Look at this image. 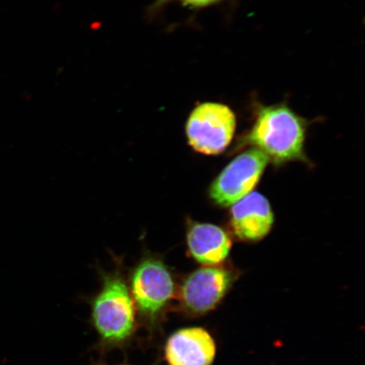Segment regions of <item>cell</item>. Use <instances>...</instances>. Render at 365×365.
I'll return each instance as SVG.
<instances>
[{
  "label": "cell",
  "mask_w": 365,
  "mask_h": 365,
  "mask_svg": "<svg viewBox=\"0 0 365 365\" xmlns=\"http://www.w3.org/2000/svg\"><path fill=\"white\" fill-rule=\"evenodd\" d=\"M307 130V122L285 103L259 107L252 127L240 140L238 148H257L276 165L305 162Z\"/></svg>",
  "instance_id": "1"
},
{
  "label": "cell",
  "mask_w": 365,
  "mask_h": 365,
  "mask_svg": "<svg viewBox=\"0 0 365 365\" xmlns=\"http://www.w3.org/2000/svg\"><path fill=\"white\" fill-rule=\"evenodd\" d=\"M103 277V289L93 307L94 326L103 339L123 341L134 331L133 300L120 274H106Z\"/></svg>",
  "instance_id": "2"
},
{
  "label": "cell",
  "mask_w": 365,
  "mask_h": 365,
  "mask_svg": "<svg viewBox=\"0 0 365 365\" xmlns=\"http://www.w3.org/2000/svg\"><path fill=\"white\" fill-rule=\"evenodd\" d=\"M236 125L235 113L227 105L212 102L200 103L187 120V140L195 152L218 155L230 145Z\"/></svg>",
  "instance_id": "3"
},
{
  "label": "cell",
  "mask_w": 365,
  "mask_h": 365,
  "mask_svg": "<svg viewBox=\"0 0 365 365\" xmlns=\"http://www.w3.org/2000/svg\"><path fill=\"white\" fill-rule=\"evenodd\" d=\"M268 163L262 150L255 148L245 150L213 180L209 189L210 198L220 207H232L252 192Z\"/></svg>",
  "instance_id": "4"
},
{
  "label": "cell",
  "mask_w": 365,
  "mask_h": 365,
  "mask_svg": "<svg viewBox=\"0 0 365 365\" xmlns=\"http://www.w3.org/2000/svg\"><path fill=\"white\" fill-rule=\"evenodd\" d=\"M131 291L140 312L154 322L175 295V284L165 263L148 257L132 273Z\"/></svg>",
  "instance_id": "5"
},
{
  "label": "cell",
  "mask_w": 365,
  "mask_h": 365,
  "mask_svg": "<svg viewBox=\"0 0 365 365\" xmlns=\"http://www.w3.org/2000/svg\"><path fill=\"white\" fill-rule=\"evenodd\" d=\"M237 278L235 271L223 266H205L185 278L180 292L182 307L193 316H203L220 304Z\"/></svg>",
  "instance_id": "6"
},
{
  "label": "cell",
  "mask_w": 365,
  "mask_h": 365,
  "mask_svg": "<svg viewBox=\"0 0 365 365\" xmlns=\"http://www.w3.org/2000/svg\"><path fill=\"white\" fill-rule=\"evenodd\" d=\"M273 223L270 202L257 191L232 205L230 227L240 240L257 242L264 239L270 232Z\"/></svg>",
  "instance_id": "7"
},
{
  "label": "cell",
  "mask_w": 365,
  "mask_h": 365,
  "mask_svg": "<svg viewBox=\"0 0 365 365\" xmlns=\"http://www.w3.org/2000/svg\"><path fill=\"white\" fill-rule=\"evenodd\" d=\"M216 354L215 340L202 327L185 328L173 333L165 348L170 365H212Z\"/></svg>",
  "instance_id": "8"
},
{
  "label": "cell",
  "mask_w": 365,
  "mask_h": 365,
  "mask_svg": "<svg viewBox=\"0 0 365 365\" xmlns=\"http://www.w3.org/2000/svg\"><path fill=\"white\" fill-rule=\"evenodd\" d=\"M186 244L191 257L204 266H219L226 261L232 248L231 237L221 227L190 221Z\"/></svg>",
  "instance_id": "9"
},
{
  "label": "cell",
  "mask_w": 365,
  "mask_h": 365,
  "mask_svg": "<svg viewBox=\"0 0 365 365\" xmlns=\"http://www.w3.org/2000/svg\"><path fill=\"white\" fill-rule=\"evenodd\" d=\"M166 1H170V0H160L161 3ZM176 1L181 2L184 6L191 8H203L212 6L220 0H176Z\"/></svg>",
  "instance_id": "10"
}]
</instances>
